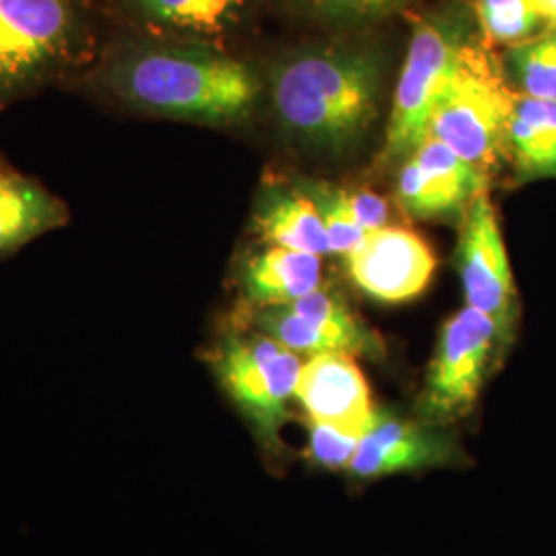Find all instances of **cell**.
Returning <instances> with one entry per match:
<instances>
[{
  "instance_id": "7a4b0ae2",
  "label": "cell",
  "mask_w": 556,
  "mask_h": 556,
  "mask_svg": "<svg viewBox=\"0 0 556 556\" xmlns=\"http://www.w3.org/2000/svg\"><path fill=\"white\" fill-rule=\"evenodd\" d=\"M381 75L383 60L367 46L312 48L275 68V110L299 139L344 147L378 116Z\"/></svg>"
},
{
  "instance_id": "d6986e66",
  "label": "cell",
  "mask_w": 556,
  "mask_h": 556,
  "mask_svg": "<svg viewBox=\"0 0 556 556\" xmlns=\"http://www.w3.org/2000/svg\"><path fill=\"white\" fill-rule=\"evenodd\" d=\"M505 75L517 93L536 100L556 101V27L505 48Z\"/></svg>"
},
{
  "instance_id": "d4e9b609",
  "label": "cell",
  "mask_w": 556,
  "mask_h": 556,
  "mask_svg": "<svg viewBox=\"0 0 556 556\" xmlns=\"http://www.w3.org/2000/svg\"><path fill=\"white\" fill-rule=\"evenodd\" d=\"M546 27H556V0H530Z\"/></svg>"
},
{
  "instance_id": "6da1fadb",
  "label": "cell",
  "mask_w": 556,
  "mask_h": 556,
  "mask_svg": "<svg viewBox=\"0 0 556 556\" xmlns=\"http://www.w3.org/2000/svg\"><path fill=\"white\" fill-rule=\"evenodd\" d=\"M98 79L135 110L211 126L243 122L260 96L245 62L206 43H130L105 60Z\"/></svg>"
},
{
  "instance_id": "4fadbf2b",
  "label": "cell",
  "mask_w": 556,
  "mask_h": 556,
  "mask_svg": "<svg viewBox=\"0 0 556 556\" xmlns=\"http://www.w3.org/2000/svg\"><path fill=\"white\" fill-rule=\"evenodd\" d=\"M68 223V208L36 179L0 165V258Z\"/></svg>"
},
{
  "instance_id": "52a82bcc",
  "label": "cell",
  "mask_w": 556,
  "mask_h": 556,
  "mask_svg": "<svg viewBox=\"0 0 556 556\" xmlns=\"http://www.w3.org/2000/svg\"><path fill=\"white\" fill-rule=\"evenodd\" d=\"M507 344L497 324L468 305L447 319L420 394V418L445 427L470 415L498 349Z\"/></svg>"
},
{
  "instance_id": "5b68a950",
  "label": "cell",
  "mask_w": 556,
  "mask_h": 556,
  "mask_svg": "<svg viewBox=\"0 0 556 556\" xmlns=\"http://www.w3.org/2000/svg\"><path fill=\"white\" fill-rule=\"evenodd\" d=\"M208 363L260 447L273 456L280 454V431L291 418L303 367L298 353L260 330H231L215 342Z\"/></svg>"
},
{
  "instance_id": "8fae6325",
  "label": "cell",
  "mask_w": 556,
  "mask_h": 556,
  "mask_svg": "<svg viewBox=\"0 0 556 556\" xmlns=\"http://www.w3.org/2000/svg\"><path fill=\"white\" fill-rule=\"evenodd\" d=\"M482 190H486V174L431 137L406 157L397 174V202L418 219L466 211Z\"/></svg>"
},
{
  "instance_id": "cb8c5ba5",
  "label": "cell",
  "mask_w": 556,
  "mask_h": 556,
  "mask_svg": "<svg viewBox=\"0 0 556 556\" xmlns=\"http://www.w3.org/2000/svg\"><path fill=\"white\" fill-rule=\"evenodd\" d=\"M349 192V204L355 213L358 223L367 229V231H376L388 225V204L386 200L379 199L374 192L367 190H357V192Z\"/></svg>"
},
{
  "instance_id": "30bf717a",
  "label": "cell",
  "mask_w": 556,
  "mask_h": 556,
  "mask_svg": "<svg viewBox=\"0 0 556 556\" xmlns=\"http://www.w3.org/2000/svg\"><path fill=\"white\" fill-rule=\"evenodd\" d=\"M349 277L358 289L383 303L418 298L435 273L427 241L410 229L381 227L369 231L346 256Z\"/></svg>"
},
{
  "instance_id": "ba28073f",
  "label": "cell",
  "mask_w": 556,
  "mask_h": 556,
  "mask_svg": "<svg viewBox=\"0 0 556 556\" xmlns=\"http://www.w3.org/2000/svg\"><path fill=\"white\" fill-rule=\"evenodd\" d=\"M466 305L493 319L511 342L517 321V291L507 248L489 190L466 208L456 252Z\"/></svg>"
},
{
  "instance_id": "3957f363",
  "label": "cell",
  "mask_w": 556,
  "mask_h": 556,
  "mask_svg": "<svg viewBox=\"0 0 556 556\" xmlns=\"http://www.w3.org/2000/svg\"><path fill=\"white\" fill-rule=\"evenodd\" d=\"M516 96L503 62L472 36L433 105L427 137L447 144L486 174L509 157Z\"/></svg>"
},
{
  "instance_id": "5bb4252c",
  "label": "cell",
  "mask_w": 556,
  "mask_h": 556,
  "mask_svg": "<svg viewBox=\"0 0 556 556\" xmlns=\"http://www.w3.org/2000/svg\"><path fill=\"white\" fill-rule=\"evenodd\" d=\"M239 282L243 298L254 307L289 305L321 287V260L307 252L268 245L243 262Z\"/></svg>"
},
{
  "instance_id": "9a60e30c",
  "label": "cell",
  "mask_w": 556,
  "mask_h": 556,
  "mask_svg": "<svg viewBox=\"0 0 556 556\" xmlns=\"http://www.w3.org/2000/svg\"><path fill=\"white\" fill-rule=\"evenodd\" d=\"M254 0H119L144 27L190 38H219L236 29Z\"/></svg>"
},
{
  "instance_id": "8992f818",
  "label": "cell",
  "mask_w": 556,
  "mask_h": 556,
  "mask_svg": "<svg viewBox=\"0 0 556 556\" xmlns=\"http://www.w3.org/2000/svg\"><path fill=\"white\" fill-rule=\"evenodd\" d=\"M470 38L472 17L464 9H443L417 21L392 100L383 161L408 157L427 139L433 105Z\"/></svg>"
},
{
  "instance_id": "44dd1931",
  "label": "cell",
  "mask_w": 556,
  "mask_h": 556,
  "mask_svg": "<svg viewBox=\"0 0 556 556\" xmlns=\"http://www.w3.org/2000/svg\"><path fill=\"white\" fill-rule=\"evenodd\" d=\"M301 192L316 204L332 254L346 258L369 233L355 217L349 192L330 184H307Z\"/></svg>"
},
{
  "instance_id": "7c38bea8",
  "label": "cell",
  "mask_w": 556,
  "mask_h": 556,
  "mask_svg": "<svg viewBox=\"0 0 556 556\" xmlns=\"http://www.w3.org/2000/svg\"><path fill=\"white\" fill-rule=\"evenodd\" d=\"M295 400L307 420L363 433L378 410L367 379L346 353L307 357L299 374Z\"/></svg>"
},
{
  "instance_id": "9c48e42d",
  "label": "cell",
  "mask_w": 556,
  "mask_h": 556,
  "mask_svg": "<svg viewBox=\"0 0 556 556\" xmlns=\"http://www.w3.org/2000/svg\"><path fill=\"white\" fill-rule=\"evenodd\" d=\"M441 429L422 418L408 420L378 408L358 443L349 472L371 480L462 464V450Z\"/></svg>"
},
{
  "instance_id": "277c9868",
  "label": "cell",
  "mask_w": 556,
  "mask_h": 556,
  "mask_svg": "<svg viewBox=\"0 0 556 556\" xmlns=\"http://www.w3.org/2000/svg\"><path fill=\"white\" fill-rule=\"evenodd\" d=\"M91 46L80 0H0V103L77 66Z\"/></svg>"
},
{
  "instance_id": "7402d4cb",
  "label": "cell",
  "mask_w": 556,
  "mask_h": 556,
  "mask_svg": "<svg viewBox=\"0 0 556 556\" xmlns=\"http://www.w3.org/2000/svg\"><path fill=\"white\" fill-rule=\"evenodd\" d=\"M363 435V431L307 420V457L324 470H349Z\"/></svg>"
},
{
  "instance_id": "e0dca14e",
  "label": "cell",
  "mask_w": 556,
  "mask_h": 556,
  "mask_svg": "<svg viewBox=\"0 0 556 556\" xmlns=\"http://www.w3.org/2000/svg\"><path fill=\"white\" fill-rule=\"evenodd\" d=\"M254 223L268 245L307 252L319 258L332 254L318 208L301 190L270 194L260 204Z\"/></svg>"
},
{
  "instance_id": "603a6c76",
  "label": "cell",
  "mask_w": 556,
  "mask_h": 556,
  "mask_svg": "<svg viewBox=\"0 0 556 556\" xmlns=\"http://www.w3.org/2000/svg\"><path fill=\"white\" fill-rule=\"evenodd\" d=\"M316 15L337 21H371L400 11L408 0H303Z\"/></svg>"
},
{
  "instance_id": "2e32d148",
  "label": "cell",
  "mask_w": 556,
  "mask_h": 556,
  "mask_svg": "<svg viewBox=\"0 0 556 556\" xmlns=\"http://www.w3.org/2000/svg\"><path fill=\"white\" fill-rule=\"evenodd\" d=\"M509 160L519 181L556 178V101L517 93L509 122Z\"/></svg>"
},
{
  "instance_id": "ffe728a7",
  "label": "cell",
  "mask_w": 556,
  "mask_h": 556,
  "mask_svg": "<svg viewBox=\"0 0 556 556\" xmlns=\"http://www.w3.org/2000/svg\"><path fill=\"white\" fill-rule=\"evenodd\" d=\"M472 13L484 40L505 48L530 40L546 27L530 0H472Z\"/></svg>"
},
{
  "instance_id": "ac0fdd59",
  "label": "cell",
  "mask_w": 556,
  "mask_h": 556,
  "mask_svg": "<svg viewBox=\"0 0 556 556\" xmlns=\"http://www.w3.org/2000/svg\"><path fill=\"white\" fill-rule=\"evenodd\" d=\"M301 318L312 321L324 334L334 338L346 355H381V340L349 309L337 293L316 289L309 295L289 303Z\"/></svg>"
}]
</instances>
